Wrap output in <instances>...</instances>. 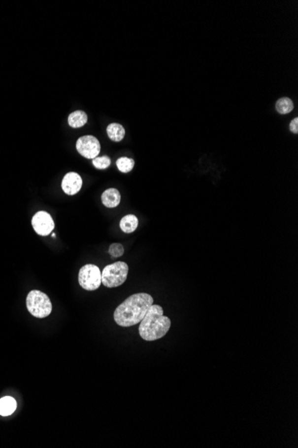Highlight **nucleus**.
<instances>
[{
  "mask_svg": "<svg viewBox=\"0 0 298 448\" xmlns=\"http://www.w3.org/2000/svg\"><path fill=\"white\" fill-rule=\"evenodd\" d=\"M78 280L80 286L87 291H95L99 289L102 284L99 267L93 264L83 266L79 271Z\"/></svg>",
  "mask_w": 298,
  "mask_h": 448,
  "instance_id": "nucleus-5",
  "label": "nucleus"
},
{
  "mask_svg": "<svg viewBox=\"0 0 298 448\" xmlns=\"http://www.w3.org/2000/svg\"><path fill=\"white\" fill-rule=\"evenodd\" d=\"M289 129L290 131L294 133V134H298V118L296 117L294 118L291 122H290V124H289Z\"/></svg>",
  "mask_w": 298,
  "mask_h": 448,
  "instance_id": "nucleus-18",
  "label": "nucleus"
},
{
  "mask_svg": "<svg viewBox=\"0 0 298 448\" xmlns=\"http://www.w3.org/2000/svg\"><path fill=\"white\" fill-rule=\"evenodd\" d=\"M26 306L29 312L38 319L47 318L52 311V303L49 297L38 290H33L29 293L26 298Z\"/></svg>",
  "mask_w": 298,
  "mask_h": 448,
  "instance_id": "nucleus-3",
  "label": "nucleus"
},
{
  "mask_svg": "<svg viewBox=\"0 0 298 448\" xmlns=\"http://www.w3.org/2000/svg\"><path fill=\"white\" fill-rule=\"evenodd\" d=\"M153 303V297L146 293H138L129 296L114 310V321L123 328L138 324Z\"/></svg>",
  "mask_w": 298,
  "mask_h": 448,
  "instance_id": "nucleus-1",
  "label": "nucleus"
},
{
  "mask_svg": "<svg viewBox=\"0 0 298 448\" xmlns=\"http://www.w3.org/2000/svg\"><path fill=\"white\" fill-rule=\"evenodd\" d=\"M82 186V179L79 174L70 172L66 174L62 181V189L68 195H74L78 193Z\"/></svg>",
  "mask_w": 298,
  "mask_h": 448,
  "instance_id": "nucleus-8",
  "label": "nucleus"
},
{
  "mask_svg": "<svg viewBox=\"0 0 298 448\" xmlns=\"http://www.w3.org/2000/svg\"><path fill=\"white\" fill-rule=\"evenodd\" d=\"M138 225V220L136 216L134 215H127L123 217V219L120 221V227L122 231L126 233V234H131L134 231H136Z\"/></svg>",
  "mask_w": 298,
  "mask_h": 448,
  "instance_id": "nucleus-10",
  "label": "nucleus"
},
{
  "mask_svg": "<svg viewBox=\"0 0 298 448\" xmlns=\"http://www.w3.org/2000/svg\"><path fill=\"white\" fill-rule=\"evenodd\" d=\"M102 203L107 208H115L121 202V193L117 189L110 188L102 193L101 196Z\"/></svg>",
  "mask_w": 298,
  "mask_h": 448,
  "instance_id": "nucleus-9",
  "label": "nucleus"
},
{
  "mask_svg": "<svg viewBox=\"0 0 298 448\" xmlns=\"http://www.w3.org/2000/svg\"><path fill=\"white\" fill-rule=\"evenodd\" d=\"M293 110V101L289 98H281L276 103V110L279 114H289Z\"/></svg>",
  "mask_w": 298,
  "mask_h": 448,
  "instance_id": "nucleus-14",
  "label": "nucleus"
},
{
  "mask_svg": "<svg viewBox=\"0 0 298 448\" xmlns=\"http://www.w3.org/2000/svg\"><path fill=\"white\" fill-rule=\"evenodd\" d=\"M88 122V115L84 111L77 110L69 114L68 117V124L72 128H80L85 125Z\"/></svg>",
  "mask_w": 298,
  "mask_h": 448,
  "instance_id": "nucleus-11",
  "label": "nucleus"
},
{
  "mask_svg": "<svg viewBox=\"0 0 298 448\" xmlns=\"http://www.w3.org/2000/svg\"><path fill=\"white\" fill-rule=\"evenodd\" d=\"M170 318L164 316L161 306L152 304L140 321L138 332L146 341H155L164 337L170 328Z\"/></svg>",
  "mask_w": 298,
  "mask_h": 448,
  "instance_id": "nucleus-2",
  "label": "nucleus"
},
{
  "mask_svg": "<svg viewBox=\"0 0 298 448\" xmlns=\"http://www.w3.org/2000/svg\"><path fill=\"white\" fill-rule=\"evenodd\" d=\"M108 252L113 258L122 257L124 253V248L121 243H113L110 245Z\"/></svg>",
  "mask_w": 298,
  "mask_h": 448,
  "instance_id": "nucleus-17",
  "label": "nucleus"
},
{
  "mask_svg": "<svg viewBox=\"0 0 298 448\" xmlns=\"http://www.w3.org/2000/svg\"><path fill=\"white\" fill-rule=\"evenodd\" d=\"M16 401L11 396H5L0 399V415L9 416L16 410Z\"/></svg>",
  "mask_w": 298,
  "mask_h": 448,
  "instance_id": "nucleus-12",
  "label": "nucleus"
},
{
  "mask_svg": "<svg viewBox=\"0 0 298 448\" xmlns=\"http://www.w3.org/2000/svg\"><path fill=\"white\" fill-rule=\"evenodd\" d=\"M106 133L112 141L121 142L125 136V129L122 124L113 123L107 126Z\"/></svg>",
  "mask_w": 298,
  "mask_h": 448,
  "instance_id": "nucleus-13",
  "label": "nucleus"
},
{
  "mask_svg": "<svg viewBox=\"0 0 298 448\" xmlns=\"http://www.w3.org/2000/svg\"><path fill=\"white\" fill-rule=\"evenodd\" d=\"M134 165H135V161L133 160L132 158H129L126 157H120L116 161V166L118 167L119 171L124 173V174L132 171L134 167Z\"/></svg>",
  "mask_w": 298,
  "mask_h": 448,
  "instance_id": "nucleus-15",
  "label": "nucleus"
},
{
  "mask_svg": "<svg viewBox=\"0 0 298 448\" xmlns=\"http://www.w3.org/2000/svg\"><path fill=\"white\" fill-rule=\"evenodd\" d=\"M32 224L35 232L42 236L50 234L55 228V222L52 217L46 211H38L34 215Z\"/></svg>",
  "mask_w": 298,
  "mask_h": 448,
  "instance_id": "nucleus-7",
  "label": "nucleus"
},
{
  "mask_svg": "<svg viewBox=\"0 0 298 448\" xmlns=\"http://www.w3.org/2000/svg\"><path fill=\"white\" fill-rule=\"evenodd\" d=\"M128 273V264L123 261H117L104 267L101 273V281L104 286L108 288L118 287L126 281Z\"/></svg>",
  "mask_w": 298,
  "mask_h": 448,
  "instance_id": "nucleus-4",
  "label": "nucleus"
},
{
  "mask_svg": "<svg viewBox=\"0 0 298 448\" xmlns=\"http://www.w3.org/2000/svg\"><path fill=\"white\" fill-rule=\"evenodd\" d=\"M92 164L97 169H105L111 165V159L107 156L97 157L92 160Z\"/></svg>",
  "mask_w": 298,
  "mask_h": 448,
  "instance_id": "nucleus-16",
  "label": "nucleus"
},
{
  "mask_svg": "<svg viewBox=\"0 0 298 448\" xmlns=\"http://www.w3.org/2000/svg\"><path fill=\"white\" fill-rule=\"evenodd\" d=\"M76 149L82 157L89 159H94L99 156L101 146L99 141L96 137L92 135H85L78 139L76 143Z\"/></svg>",
  "mask_w": 298,
  "mask_h": 448,
  "instance_id": "nucleus-6",
  "label": "nucleus"
}]
</instances>
